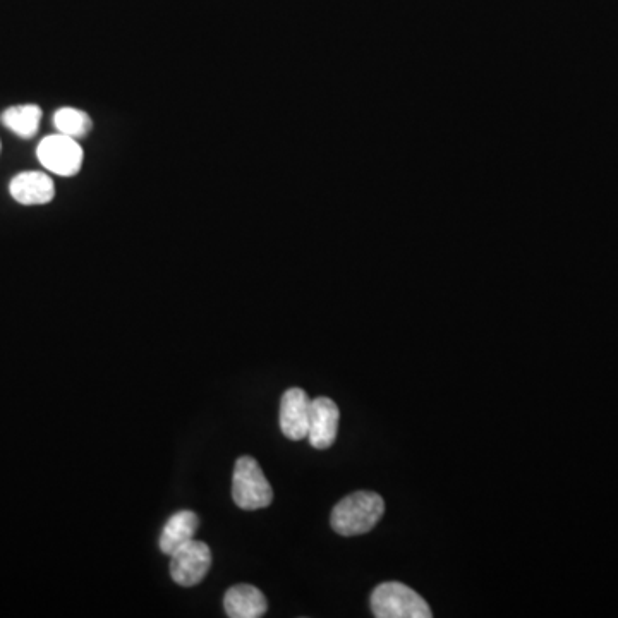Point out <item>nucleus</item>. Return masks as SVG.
<instances>
[{"mask_svg":"<svg viewBox=\"0 0 618 618\" xmlns=\"http://www.w3.org/2000/svg\"><path fill=\"white\" fill-rule=\"evenodd\" d=\"M224 608L231 618H260L267 613V598L251 584H237L225 593Z\"/></svg>","mask_w":618,"mask_h":618,"instance_id":"obj_9","label":"nucleus"},{"mask_svg":"<svg viewBox=\"0 0 618 618\" xmlns=\"http://www.w3.org/2000/svg\"><path fill=\"white\" fill-rule=\"evenodd\" d=\"M0 148H2V146H0Z\"/></svg>","mask_w":618,"mask_h":618,"instance_id":"obj_13","label":"nucleus"},{"mask_svg":"<svg viewBox=\"0 0 618 618\" xmlns=\"http://www.w3.org/2000/svg\"><path fill=\"white\" fill-rule=\"evenodd\" d=\"M54 124L57 131L61 134H66L74 140L86 138L93 129V122L90 116L83 110L73 109V107H64L59 109L54 114Z\"/></svg>","mask_w":618,"mask_h":618,"instance_id":"obj_12","label":"nucleus"},{"mask_svg":"<svg viewBox=\"0 0 618 618\" xmlns=\"http://www.w3.org/2000/svg\"><path fill=\"white\" fill-rule=\"evenodd\" d=\"M232 498L239 509L249 512L265 509L272 503V485L265 478L260 464L249 455L237 459L232 476Z\"/></svg>","mask_w":618,"mask_h":618,"instance_id":"obj_3","label":"nucleus"},{"mask_svg":"<svg viewBox=\"0 0 618 618\" xmlns=\"http://www.w3.org/2000/svg\"><path fill=\"white\" fill-rule=\"evenodd\" d=\"M42 116V109L38 105L28 103V105H16V107L4 110L0 116V122L19 138L31 140L37 136Z\"/></svg>","mask_w":618,"mask_h":618,"instance_id":"obj_11","label":"nucleus"},{"mask_svg":"<svg viewBox=\"0 0 618 618\" xmlns=\"http://www.w3.org/2000/svg\"><path fill=\"white\" fill-rule=\"evenodd\" d=\"M198 526L200 519L191 510H181L172 515L160 534V550L169 557L174 555L179 548L194 540Z\"/></svg>","mask_w":618,"mask_h":618,"instance_id":"obj_10","label":"nucleus"},{"mask_svg":"<svg viewBox=\"0 0 618 618\" xmlns=\"http://www.w3.org/2000/svg\"><path fill=\"white\" fill-rule=\"evenodd\" d=\"M37 157L45 169L54 172L57 176H76L85 160L83 148L78 140L69 138L66 134H52L40 141L37 148Z\"/></svg>","mask_w":618,"mask_h":618,"instance_id":"obj_4","label":"nucleus"},{"mask_svg":"<svg viewBox=\"0 0 618 618\" xmlns=\"http://www.w3.org/2000/svg\"><path fill=\"white\" fill-rule=\"evenodd\" d=\"M9 191L21 205H47L55 198L54 181L43 172H21L9 184Z\"/></svg>","mask_w":618,"mask_h":618,"instance_id":"obj_8","label":"nucleus"},{"mask_svg":"<svg viewBox=\"0 0 618 618\" xmlns=\"http://www.w3.org/2000/svg\"><path fill=\"white\" fill-rule=\"evenodd\" d=\"M385 514V502L375 491H356L342 498L330 515V524L340 536L370 533Z\"/></svg>","mask_w":618,"mask_h":618,"instance_id":"obj_1","label":"nucleus"},{"mask_svg":"<svg viewBox=\"0 0 618 618\" xmlns=\"http://www.w3.org/2000/svg\"><path fill=\"white\" fill-rule=\"evenodd\" d=\"M212 567V552L203 541H189L170 555V576L182 588H191L205 579Z\"/></svg>","mask_w":618,"mask_h":618,"instance_id":"obj_5","label":"nucleus"},{"mask_svg":"<svg viewBox=\"0 0 618 618\" xmlns=\"http://www.w3.org/2000/svg\"><path fill=\"white\" fill-rule=\"evenodd\" d=\"M340 412L334 400L318 397L311 400L309 412L308 440L315 449H330L339 431Z\"/></svg>","mask_w":618,"mask_h":618,"instance_id":"obj_6","label":"nucleus"},{"mask_svg":"<svg viewBox=\"0 0 618 618\" xmlns=\"http://www.w3.org/2000/svg\"><path fill=\"white\" fill-rule=\"evenodd\" d=\"M311 399L303 388H289L280 402V430L292 442L308 438Z\"/></svg>","mask_w":618,"mask_h":618,"instance_id":"obj_7","label":"nucleus"},{"mask_svg":"<svg viewBox=\"0 0 618 618\" xmlns=\"http://www.w3.org/2000/svg\"><path fill=\"white\" fill-rule=\"evenodd\" d=\"M371 612L376 618H431L430 606L402 582H383L371 593Z\"/></svg>","mask_w":618,"mask_h":618,"instance_id":"obj_2","label":"nucleus"}]
</instances>
